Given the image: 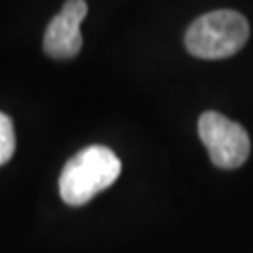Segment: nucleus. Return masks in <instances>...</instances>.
<instances>
[{
	"instance_id": "1",
	"label": "nucleus",
	"mask_w": 253,
	"mask_h": 253,
	"mask_svg": "<svg viewBox=\"0 0 253 253\" xmlns=\"http://www.w3.org/2000/svg\"><path fill=\"white\" fill-rule=\"evenodd\" d=\"M120 160L111 148L86 146L64 165L58 180L60 197L72 207L86 205L100 191L107 190L120 176Z\"/></svg>"
},
{
	"instance_id": "2",
	"label": "nucleus",
	"mask_w": 253,
	"mask_h": 253,
	"mask_svg": "<svg viewBox=\"0 0 253 253\" xmlns=\"http://www.w3.org/2000/svg\"><path fill=\"white\" fill-rule=\"evenodd\" d=\"M250 38V25L235 9H216L201 15L186 32V47L193 56L219 60L236 54Z\"/></svg>"
},
{
	"instance_id": "3",
	"label": "nucleus",
	"mask_w": 253,
	"mask_h": 253,
	"mask_svg": "<svg viewBox=\"0 0 253 253\" xmlns=\"http://www.w3.org/2000/svg\"><path fill=\"white\" fill-rule=\"evenodd\" d=\"M199 137L207 146L210 162L219 169H236L250 156V135L235 120L207 111L199 118Z\"/></svg>"
},
{
	"instance_id": "4",
	"label": "nucleus",
	"mask_w": 253,
	"mask_h": 253,
	"mask_svg": "<svg viewBox=\"0 0 253 253\" xmlns=\"http://www.w3.org/2000/svg\"><path fill=\"white\" fill-rule=\"evenodd\" d=\"M88 4L83 0H70L51 19L43 36V51L53 58H72L81 51V23L86 17Z\"/></svg>"
},
{
	"instance_id": "5",
	"label": "nucleus",
	"mask_w": 253,
	"mask_h": 253,
	"mask_svg": "<svg viewBox=\"0 0 253 253\" xmlns=\"http://www.w3.org/2000/svg\"><path fill=\"white\" fill-rule=\"evenodd\" d=\"M15 152V131L8 115L0 113V165L8 163Z\"/></svg>"
}]
</instances>
